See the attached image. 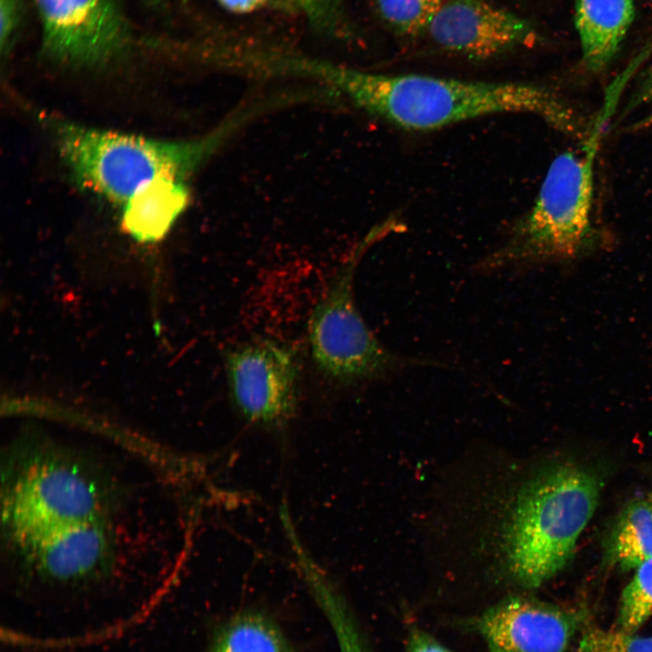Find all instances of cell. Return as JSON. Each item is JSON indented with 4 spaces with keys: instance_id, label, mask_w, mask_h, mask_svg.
<instances>
[{
    "instance_id": "15",
    "label": "cell",
    "mask_w": 652,
    "mask_h": 652,
    "mask_svg": "<svg viewBox=\"0 0 652 652\" xmlns=\"http://www.w3.org/2000/svg\"><path fill=\"white\" fill-rule=\"evenodd\" d=\"M300 561L303 577L332 628L340 652H367L360 627L342 595L305 555L300 556Z\"/></svg>"
},
{
    "instance_id": "12",
    "label": "cell",
    "mask_w": 652,
    "mask_h": 652,
    "mask_svg": "<svg viewBox=\"0 0 652 652\" xmlns=\"http://www.w3.org/2000/svg\"><path fill=\"white\" fill-rule=\"evenodd\" d=\"M635 17V0H576L575 25L588 69L615 57Z\"/></svg>"
},
{
    "instance_id": "23",
    "label": "cell",
    "mask_w": 652,
    "mask_h": 652,
    "mask_svg": "<svg viewBox=\"0 0 652 652\" xmlns=\"http://www.w3.org/2000/svg\"><path fill=\"white\" fill-rule=\"evenodd\" d=\"M631 106H652V64L646 70L630 101Z\"/></svg>"
},
{
    "instance_id": "11",
    "label": "cell",
    "mask_w": 652,
    "mask_h": 652,
    "mask_svg": "<svg viewBox=\"0 0 652 652\" xmlns=\"http://www.w3.org/2000/svg\"><path fill=\"white\" fill-rule=\"evenodd\" d=\"M17 546L37 577L72 583L103 572L113 545L110 531L100 519L64 526Z\"/></svg>"
},
{
    "instance_id": "19",
    "label": "cell",
    "mask_w": 652,
    "mask_h": 652,
    "mask_svg": "<svg viewBox=\"0 0 652 652\" xmlns=\"http://www.w3.org/2000/svg\"><path fill=\"white\" fill-rule=\"evenodd\" d=\"M579 652H652V637L618 628H587L579 642Z\"/></svg>"
},
{
    "instance_id": "1",
    "label": "cell",
    "mask_w": 652,
    "mask_h": 652,
    "mask_svg": "<svg viewBox=\"0 0 652 652\" xmlns=\"http://www.w3.org/2000/svg\"><path fill=\"white\" fill-rule=\"evenodd\" d=\"M310 75L331 83L361 109L398 127L428 130L479 117L526 112L565 133L580 132L574 110L548 89L423 74H377L312 61Z\"/></svg>"
},
{
    "instance_id": "10",
    "label": "cell",
    "mask_w": 652,
    "mask_h": 652,
    "mask_svg": "<svg viewBox=\"0 0 652 652\" xmlns=\"http://www.w3.org/2000/svg\"><path fill=\"white\" fill-rule=\"evenodd\" d=\"M577 626L572 612L522 597L492 606L474 621L489 652H567Z\"/></svg>"
},
{
    "instance_id": "8",
    "label": "cell",
    "mask_w": 652,
    "mask_h": 652,
    "mask_svg": "<svg viewBox=\"0 0 652 652\" xmlns=\"http://www.w3.org/2000/svg\"><path fill=\"white\" fill-rule=\"evenodd\" d=\"M43 51L75 65H101L120 55L129 34L117 0H35Z\"/></svg>"
},
{
    "instance_id": "4",
    "label": "cell",
    "mask_w": 652,
    "mask_h": 652,
    "mask_svg": "<svg viewBox=\"0 0 652 652\" xmlns=\"http://www.w3.org/2000/svg\"><path fill=\"white\" fill-rule=\"evenodd\" d=\"M60 152L82 187L125 204L158 177L183 180L211 152L218 138L162 141L50 120Z\"/></svg>"
},
{
    "instance_id": "3",
    "label": "cell",
    "mask_w": 652,
    "mask_h": 652,
    "mask_svg": "<svg viewBox=\"0 0 652 652\" xmlns=\"http://www.w3.org/2000/svg\"><path fill=\"white\" fill-rule=\"evenodd\" d=\"M597 130L584 149L562 152L552 160L531 209L513 226L504 243L479 262V270L570 259L593 248Z\"/></svg>"
},
{
    "instance_id": "7",
    "label": "cell",
    "mask_w": 652,
    "mask_h": 652,
    "mask_svg": "<svg viewBox=\"0 0 652 652\" xmlns=\"http://www.w3.org/2000/svg\"><path fill=\"white\" fill-rule=\"evenodd\" d=\"M226 370L233 402L245 419L279 427L292 417L299 367L291 348L269 340L243 344L227 353Z\"/></svg>"
},
{
    "instance_id": "6",
    "label": "cell",
    "mask_w": 652,
    "mask_h": 652,
    "mask_svg": "<svg viewBox=\"0 0 652 652\" xmlns=\"http://www.w3.org/2000/svg\"><path fill=\"white\" fill-rule=\"evenodd\" d=\"M363 243L340 268L316 304L309 321V341L319 370L340 384H357L384 377L428 360L397 355L368 328L355 303L353 279Z\"/></svg>"
},
{
    "instance_id": "17",
    "label": "cell",
    "mask_w": 652,
    "mask_h": 652,
    "mask_svg": "<svg viewBox=\"0 0 652 652\" xmlns=\"http://www.w3.org/2000/svg\"><path fill=\"white\" fill-rule=\"evenodd\" d=\"M652 616V559L636 569L622 591L617 628L635 632Z\"/></svg>"
},
{
    "instance_id": "9",
    "label": "cell",
    "mask_w": 652,
    "mask_h": 652,
    "mask_svg": "<svg viewBox=\"0 0 652 652\" xmlns=\"http://www.w3.org/2000/svg\"><path fill=\"white\" fill-rule=\"evenodd\" d=\"M426 32L440 48L476 60L501 55L534 38L527 20L485 0H444Z\"/></svg>"
},
{
    "instance_id": "21",
    "label": "cell",
    "mask_w": 652,
    "mask_h": 652,
    "mask_svg": "<svg viewBox=\"0 0 652 652\" xmlns=\"http://www.w3.org/2000/svg\"><path fill=\"white\" fill-rule=\"evenodd\" d=\"M24 0H0V46L7 53L22 17Z\"/></svg>"
},
{
    "instance_id": "13",
    "label": "cell",
    "mask_w": 652,
    "mask_h": 652,
    "mask_svg": "<svg viewBox=\"0 0 652 652\" xmlns=\"http://www.w3.org/2000/svg\"><path fill=\"white\" fill-rule=\"evenodd\" d=\"M187 203L188 191L183 180L158 177L123 204V229L138 242H157L169 231Z\"/></svg>"
},
{
    "instance_id": "18",
    "label": "cell",
    "mask_w": 652,
    "mask_h": 652,
    "mask_svg": "<svg viewBox=\"0 0 652 652\" xmlns=\"http://www.w3.org/2000/svg\"><path fill=\"white\" fill-rule=\"evenodd\" d=\"M444 0H374L381 20L394 32L415 35L426 32Z\"/></svg>"
},
{
    "instance_id": "5",
    "label": "cell",
    "mask_w": 652,
    "mask_h": 652,
    "mask_svg": "<svg viewBox=\"0 0 652 652\" xmlns=\"http://www.w3.org/2000/svg\"><path fill=\"white\" fill-rule=\"evenodd\" d=\"M4 494L3 521L16 545L64 526L103 519L109 500L92 472L53 454L19 464Z\"/></svg>"
},
{
    "instance_id": "20",
    "label": "cell",
    "mask_w": 652,
    "mask_h": 652,
    "mask_svg": "<svg viewBox=\"0 0 652 652\" xmlns=\"http://www.w3.org/2000/svg\"><path fill=\"white\" fill-rule=\"evenodd\" d=\"M305 17L312 29L328 35L347 32V18L340 0H285Z\"/></svg>"
},
{
    "instance_id": "22",
    "label": "cell",
    "mask_w": 652,
    "mask_h": 652,
    "mask_svg": "<svg viewBox=\"0 0 652 652\" xmlns=\"http://www.w3.org/2000/svg\"><path fill=\"white\" fill-rule=\"evenodd\" d=\"M405 652H453L426 631L414 628L408 638Z\"/></svg>"
},
{
    "instance_id": "14",
    "label": "cell",
    "mask_w": 652,
    "mask_h": 652,
    "mask_svg": "<svg viewBox=\"0 0 652 652\" xmlns=\"http://www.w3.org/2000/svg\"><path fill=\"white\" fill-rule=\"evenodd\" d=\"M607 553L610 562L623 570L637 569L652 559L649 500H635L624 508L610 533Z\"/></svg>"
},
{
    "instance_id": "25",
    "label": "cell",
    "mask_w": 652,
    "mask_h": 652,
    "mask_svg": "<svg viewBox=\"0 0 652 652\" xmlns=\"http://www.w3.org/2000/svg\"><path fill=\"white\" fill-rule=\"evenodd\" d=\"M649 502L652 503V494H651V497H650V499H649Z\"/></svg>"
},
{
    "instance_id": "24",
    "label": "cell",
    "mask_w": 652,
    "mask_h": 652,
    "mask_svg": "<svg viewBox=\"0 0 652 652\" xmlns=\"http://www.w3.org/2000/svg\"><path fill=\"white\" fill-rule=\"evenodd\" d=\"M269 0H217L221 6L235 14L254 12L268 4Z\"/></svg>"
},
{
    "instance_id": "2",
    "label": "cell",
    "mask_w": 652,
    "mask_h": 652,
    "mask_svg": "<svg viewBox=\"0 0 652 652\" xmlns=\"http://www.w3.org/2000/svg\"><path fill=\"white\" fill-rule=\"evenodd\" d=\"M599 489L593 473L563 463L522 490L504 535L507 568L517 583L537 588L564 568L594 514Z\"/></svg>"
},
{
    "instance_id": "16",
    "label": "cell",
    "mask_w": 652,
    "mask_h": 652,
    "mask_svg": "<svg viewBox=\"0 0 652 652\" xmlns=\"http://www.w3.org/2000/svg\"><path fill=\"white\" fill-rule=\"evenodd\" d=\"M210 652H292L280 629L259 614L240 615L219 632Z\"/></svg>"
},
{
    "instance_id": "26",
    "label": "cell",
    "mask_w": 652,
    "mask_h": 652,
    "mask_svg": "<svg viewBox=\"0 0 652 652\" xmlns=\"http://www.w3.org/2000/svg\"><path fill=\"white\" fill-rule=\"evenodd\" d=\"M149 1H152V2H158V0H149Z\"/></svg>"
}]
</instances>
